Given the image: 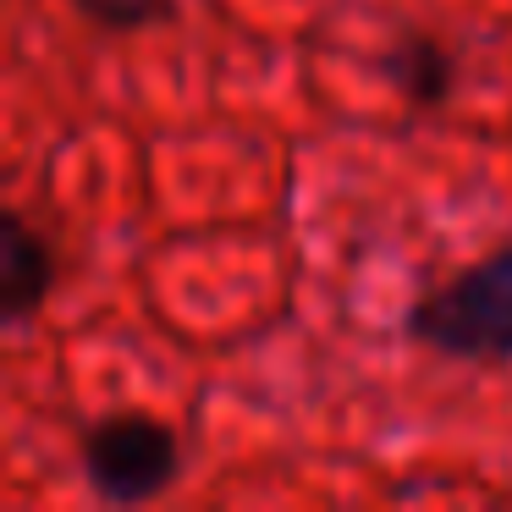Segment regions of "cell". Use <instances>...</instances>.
<instances>
[{
  "mask_svg": "<svg viewBox=\"0 0 512 512\" xmlns=\"http://www.w3.org/2000/svg\"><path fill=\"white\" fill-rule=\"evenodd\" d=\"M408 336L452 364H512V243L424 292L408 309Z\"/></svg>",
  "mask_w": 512,
  "mask_h": 512,
  "instance_id": "obj_1",
  "label": "cell"
},
{
  "mask_svg": "<svg viewBox=\"0 0 512 512\" xmlns=\"http://www.w3.org/2000/svg\"><path fill=\"white\" fill-rule=\"evenodd\" d=\"M78 468L94 501L105 507H144L182 479V435L149 408L94 413L78 430Z\"/></svg>",
  "mask_w": 512,
  "mask_h": 512,
  "instance_id": "obj_2",
  "label": "cell"
},
{
  "mask_svg": "<svg viewBox=\"0 0 512 512\" xmlns=\"http://www.w3.org/2000/svg\"><path fill=\"white\" fill-rule=\"evenodd\" d=\"M61 287V254L23 210L0 215V320L6 331H28L50 309Z\"/></svg>",
  "mask_w": 512,
  "mask_h": 512,
  "instance_id": "obj_3",
  "label": "cell"
},
{
  "mask_svg": "<svg viewBox=\"0 0 512 512\" xmlns=\"http://www.w3.org/2000/svg\"><path fill=\"white\" fill-rule=\"evenodd\" d=\"M380 72H386V83L413 105V111H441L457 94L463 61H457V50L446 45L441 34H430V28H402L397 45L380 56Z\"/></svg>",
  "mask_w": 512,
  "mask_h": 512,
  "instance_id": "obj_4",
  "label": "cell"
},
{
  "mask_svg": "<svg viewBox=\"0 0 512 512\" xmlns=\"http://www.w3.org/2000/svg\"><path fill=\"white\" fill-rule=\"evenodd\" d=\"M72 12L111 39H133V34H155L177 17V0H67Z\"/></svg>",
  "mask_w": 512,
  "mask_h": 512,
  "instance_id": "obj_5",
  "label": "cell"
}]
</instances>
